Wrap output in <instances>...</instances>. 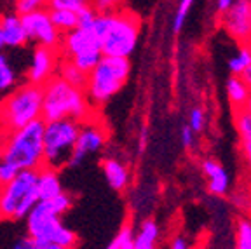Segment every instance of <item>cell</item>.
Here are the masks:
<instances>
[{"label": "cell", "instance_id": "obj_17", "mask_svg": "<svg viewBox=\"0 0 251 249\" xmlns=\"http://www.w3.org/2000/svg\"><path fill=\"white\" fill-rule=\"evenodd\" d=\"M235 129L239 136L241 150H243L244 160L248 164V169L251 173V112L244 108L235 110Z\"/></svg>", "mask_w": 251, "mask_h": 249}, {"label": "cell", "instance_id": "obj_22", "mask_svg": "<svg viewBox=\"0 0 251 249\" xmlns=\"http://www.w3.org/2000/svg\"><path fill=\"white\" fill-rule=\"evenodd\" d=\"M20 84V75L16 68L11 65L9 58L0 51V93L7 94Z\"/></svg>", "mask_w": 251, "mask_h": 249}, {"label": "cell", "instance_id": "obj_3", "mask_svg": "<svg viewBox=\"0 0 251 249\" xmlns=\"http://www.w3.org/2000/svg\"><path fill=\"white\" fill-rule=\"evenodd\" d=\"M93 105L86 96V91L72 86L58 74L44 84V121H58V119H74L84 122L91 119Z\"/></svg>", "mask_w": 251, "mask_h": 249}, {"label": "cell", "instance_id": "obj_5", "mask_svg": "<svg viewBox=\"0 0 251 249\" xmlns=\"http://www.w3.org/2000/svg\"><path fill=\"white\" fill-rule=\"evenodd\" d=\"M44 86L26 80L18 84L12 91L4 94L2 112H0V129L2 132L14 131L30 122L42 119Z\"/></svg>", "mask_w": 251, "mask_h": 249}, {"label": "cell", "instance_id": "obj_18", "mask_svg": "<svg viewBox=\"0 0 251 249\" xmlns=\"http://www.w3.org/2000/svg\"><path fill=\"white\" fill-rule=\"evenodd\" d=\"M37 190H39V199H51L61 194L63 185L58 171L47 166L40 168L37 173Z\"/></svg>", "mask_w": 251, "mask_h": 249}, {"label": "cell", "instance_id": "obj_40", "mask_svg": "<svg viewBox=\"0 0 251 249\" xmlns=\"http://www.w3.org/2000/svg\"><path fill=\"white\" fill-rule=\"evenodd\" d=\"M2 153H4V132H0V159H2Z\"/></svg>", "mask_w": 251, "mask_h": 249}, {"label": "cell", "instance_id": "obj_6", "mask_svg": "<svg viewBox=\"0 0 251 249\" xmlns=\"http://www.w3.org/2000/svg\"><path fill=\"white\" fill-rule=\"evenodd\" d=\"M129 58L122 56H101L98 65L87 74L86 96L93 108L110 101L129 78Z\"/></svg>", "mask_w": 251, "mask_h": 249}, {"label": "cell", "instance_id": "obj_29", "mask_svg": "<svg viewBox=\"0 0 251 249\" xmlns=\"http://www.w3.org/2000/svg\"><path fill=\"white\" fill-rule=\"evenodd\" d=\"M49 7V0H16V12L26 14V12L39 11Z\"/></svg>", "mask_w": 251, "mask_h": 249}, {"label": "cell", "instance_id": "obj_25", "mask_svg": "<svg viewBox=\"0 0 251 249\" xmlns=\"http://www.w3.org/2000/svg\"><path fill=\"white\" fill-rule=\"evenodd\" d=\"M110 249H134V228L131 225H124L114 235L108 244Z\"/></svg>", "mask_w": 251, "mask_h": 249}, {"label": "cell", "instance_id": "obj_31", "mask_svg": "<svg viewBox=\"0 0 251 249\" xmlns=\"http://www.w3.org/2000/svg\"><path fill=\"white\" fill-rule=\"evenodd\" d=\"M122 4H124V0H94L93 7L96 9L98 14H106V12L119 11Z\"/></svg>", "mask_w": 251, "mask_h": 249}, {"label": "cell", "instance_id": "obj_30", "mask_svg": "<svg viewBox=\"0 0 251 249\" xmlns=\"http://www.w3.org/2000/svg\"><path fill=\"white\" fill-rule=\"evenodd\" d=\"M18 173H20V169L16 168L12 162H9V160H5L2 157L0 159V187H5L7 183H11Z\"/></svg>", "mask_w": 251, "mask_h": 249}, {"label": "cell", "instance_id": "obj_8", "mask_svg": "<svg viewBox=\"0 0 251 249\" xmlns=\"http://www.w3.org/2000/svg\"><path fill=\"white\" fill-rule=\"evenodd\" d=\"M82 122L74 119L47 121L44 129V166L56 171L67 168Z\"/></svg>", "mask_w": 251, "mask_h": 249}, {"label": "cell", "instance_id": "obj_41", "mask_svg": "<svg viewBox=\"0 0 251 249\" xmlns=\"http://www.w3.org/2000/svg\"><path fill=\"white\" fill-rule=\"evenodd\" d=\"M5 49V40H4V33H2V28H0V51Z\"/></svg>", "mask_w": 251, "mask_h": 249}, {"label": "cell", "instance_id": "obj_35", "mask_svg": "<svg viewBox=\"0 0 251 249\" xmlns=\"http://www.w3.org/2000/svg\"><path fill=\"white\" fill-rule=\"evenodd\" d=\"M14 248L16 249H35V242H33V239L26 234L14 242Z\"/></svg>", "mask_w": 251, "mask_h": 249}, {"label": "cell", "instance_id": "obj_33", "mask_svg": "<svg viewBox=\"0 0 251 249\" xmlns=\"http://www.w3.org/2000/svg\"><path fill=\"white\" fill-rule=\"evenodd\" d=\"M188 125L194 129L196 132H201L206 125V115L201 108H192L190 117H188Z\"/></svg>", "mask_w": 251, "mask_h": 249}, {"label": "cell", "instance_id": "obj_4", "mask_svg": "<svg viewBox=\"0 0 251 249\" xmlns=\"http://www.w3.org/2000/svg\"><path fill=\"white\" fill-rule=\"evenodd\" d=\"M44 129L46 121L37 119L14 131L4 132V157L16 168L39 171L44 168Z\"/></svg>", "mask_w": 251, "mask_h": 249}, {"label": "cell", "instance_id": "obj_11", "mask_svg": "<svg viewBox=\"0 0 251 249\" xmlns=\"http://www.w3.org/2000/svg\"><path fill=\"white\" fill-rule=\"evenodd\" d=\"M220 18L224 31L235 42L246 44L251 39V0H235Z\"/></svg>", "mask_w": 251, "mask_h": 249}, {"label": "cell", "instance_id": "obj_44", "mask_svg": "<svg viewBox=\"0 0 251 249\" xmlns=\"http://www.w3.org/2000/svg\"><path fill=\"white\" fill-rule=\"evenodd\" d=\"M2 101H4V94L0 93V112H2Z\"/></svg>", "mask_w": 251, "mask_h": 249}, {"label": "cell", "instance_id": "obj_10", "mask_svg": "<svg viewBox=\"0 0 251 249\" xmlns=\"http://www.w3.org/2000/svg\"><path fill=\"white\" fill-rule=\"evenodd\" d=\"M108 134L106 129L101 124H98V121H94L93 117L84 121L80 124V131H78L77 143H75L74 153H72L70 160H68L67 168H78L84 160L93 153H98L103 147H105Z\"/></svg>", "mask_w": 251, "mask_h": 249}, {"label": "cell", "instance_id": "obj_21", "mask_svg": "<svg viewBox=\"0 0 251 249\" xmlns=\"http://www.w3.org/2000/svg\"><path fill=\"white\" fill-rule=\"evenodd\" d=\"M58 75L63 77L67 82H70L72 86L78 87V89H86L87 84V74L84 70H80L74 61L63 58L59 61V68H58Z\"/></svg>", "mask_w": 251, "mask_h": 249}, {"label": "cell", "instance_id": "obj_15", "mask_svg": "<svg viewBox=\"0 0 251 249\" xmlns=\"http://www.w3.org/2000/svg\"><path fill=\"white\" fill-rule=\"evenodd\" d=\"M0 28H2V33H4L5 47H9V49H21V47H25L30 42L26 30H25L23 20H21V16L18 12L2 16L0 18Z\"/></svg>", "mask_w": 251, "mask_h": 249}, {"label": "cell", "instance_id": "obj_42", "mask_svg": "<svg viewBox=\"0 0 251 249\" xmlns=\"http://www.w3.org/2000/svg\"><path fill=\"white\" fill-rule=\"evenodd\" d=\"M243 108L248 110V112H251V93H250V96H248V100H246V103H244Z\"/></svg>", "mask_w": 251, "mask_h": 249}, {"label": "cell", "instance_id": "obj_16", "mask_svg": "<svg viewBox=\"0 0 251 249\" xmlns=\"http://www.w3.org/2000/svg\"><path fill=\"white\" fill-rule=\"evenodd\" d=\"M103 174L106 178V183L112 190L115 192H126L131 183V173L124 162L119 159L108 157L101 162Z\"/></svg>", "mask_w": 251, "mask_h": 249}, {"label": "cell", "instance_id": "obj_37", "mask_svg": "<svg viewBox=\"0 0 251 249\" xmlns=\"http://www.w3.org/2000/svg\"><path fill=\"white\" fill-rule=\"evenodd\" d=\"M235 0H215V9L218 14H224L232 4H234Z\"/></svg>", "mask_w": 251, "mask_h": 249}, {"label": "cell", "instance_id": "obj_36", "mask_svg": "<svg viewBox=\"0 0 251 249\" xmlns=\"http://www.w3.org/2000/svg\"><path fill=\"white\" fill-rule=\"evenodd\" d=\"M188 242H187V237L183 235H176V237H173L171 242H169V248L171 249H187L188 248Z\"/></svg>", "mask_w": 251, "mask_h": 249}, {"label": "cell", "instance_id": "obj_23", "mask_svg": "<svg viewBox=\"0 0 251 249\" xmlns=\"http://www.w3.org/2000/svg\"><path fill=\"white\" fill-rule=\"evenodd\" d=\"M49 11H51L52 23L56 25V28L61 31L63 35L78 26L77 12L68 11V9H49Z\"/></svg>", "mask_w": 251, "mask_h": 249}, {"label": "cell", "instance_id": "obj_32", "mask_svg": "<svg viewBox=\"0 0 251 249\" xmlns=\"http://www.w3.org/2000/svg\"><path fill=\"white\" fill-rule=\"evenodd\" d=\"M77 16H78V26H93L98 12H96V9L93 5H87V7L80 9L77 12Z\"/></svg>", "mask_w": 251, "mask_h": 249}, {"label": "cell", "instance_id": "obj_24", "mask_svg": "<svg viewBox=\"0 0 251 249\" xmlns=\"http://www.w3.org/2000/svg\"><path fill=\"white\" fill-rule=\"evenodd\" d=\"M251 65V54L248 51V47L244 44H241V47L234 54L228 58L227 66H228V72L232 75H243V72L246 70L248 66Z\"/></svg>", "mask_w": 251, "mask_h": 249}, {"label": "cell", "instance_id": "obj_26", "mask_svg": "<svg viewBox=\"0 0 251 249\" xmlns=\"http://www.w3.org/2000/svg\"><path fill=\"white\" fill-rule=\"evenodd\" d=\"M194 4H196V0H180V2H178L176 12H175V18H173V31H175V33H180V31L183 30Z\"/></svg>", "mask_w": 251, "mask_h": 249}, {"label": "cell", "instance_id": "obj_38", "mask_svg": "<svg viewBox=\"0 0 251 249\" xmlns=\"http://www.w3.org/2000/svg\"><path fill=\"white\" fill-rule=\"evenodd\" d=\"M241 77H243V80L246 82V84H248V87H250V89H251V65L248 66L246 70L243 72V75H241Z\"/></svg>", "mask_w": 251, "mask_h": 249}, {"label": "cell", "instance_id": "obj_19", "mask_svg": "<svg viewBox=\"0 0 251 249\" xmlns=\"http://www.w3.org/2000/svg\"><path fill=\"white\" fill-rule=\"evenodd\" d=\"M161 242V226L155 220L141 222L134 230V249H155Z\"/></svg>", "mask_w": 251, "mask_h": 249}, {"label": "cell", "instance_id": "obj_20", "mask_svg": "<svg viewBox=\"0 0 251 249\" xmlns=\"http://www.w3.org/2000/svg\"><path fill=\"white\" fill-rule=\"evenodd\" d=\"M225 89H227L228 101H230L232 106H235V108H243L248 96H250V93H251V89L248 87V84L243 80L241 75H232L227 80V87H225Z\"/></svg>", "mask_w": 251, "mask_h": 249}, {"label": "cell", "instance_id": "obj_1", "mask_svg": "<svg viewBox=\"0 0 251 249\" xmlns=\"http://www.w3.org/2000/svg\"><path fill=\"white\" fill-rule=\"evenodd\" d=\"M72 207V197L65 192L39 202L26 214V234L33 239L35 249H74L78 237L61 222V216Z\"/></svg>", "mask_w": 251, "mask_h": 249}, {"label": "cell", "instance_id": "obj_27", "mask_svg": "<svg viewBox=\"0 0 251 249\" xmlns=\"http://www.w3.org/2000/svg\"><path fill=\"white\" fill-rule=\"evenodd\" d=\"M235 248L251 249V220H241L235 226Z\"/></svg>", "mask_w": 251, "mask_h": 249}, {"label": "cell", "instance_id": "obj_28", "mask_svg": "<svg viewBox=\"0 0 251 249\" xmlns=\"http://www.w3.org/2000/svg\"><path fill=\"white\" fill-rule=\"evenodd\" d=\"M87 5H91L89 0H49V9H68L78 12Z\"/></svg>", "mask_w": 251, "mask_h": 249}, {"label": "cell", "instance_id": "obj_9", "mask_svg": "<svg viewBox=\"0 0 251 249\" xmlns=\"http://www.w3.org/2000/svg\"><path fill=\"white\" fill-rule=\"evenodd\" d=\"M20 16H21V20H23L28 40L39 44V46L59 49L63 33L56 28V25L52 23L51 11H49V9L47 7L39 9V11L26 12V14H20Z\"/></svg>", "mask_w": 251, "mask_h": 249}, {"label": "cell", "instance_id": "obj_43", "mask_svg": "<svg viewBox=\"0 0 251 249\" xmlns=\"http://www.w3.org/2000/svg\"><path fill=\"white\" fill-rule=\"evenodd\" d=\"M244 46H246V47H248V51H250V54H251V39H250V40H248V42H246V44H244Z\"/></svg>", "mask_w": 251, "mask_h": 249}, {"label": "cell", "instance_id": "obj_14", "mask_svg": "<svg viewBox=\"0 0 251 249\" xmlns=\"http://www.w3.org/2000/svg\"><path fill=\"white\" fill-rule=\"evenodd\" d=\"M202 174L208 181V190L209 194L216 195V197H224L230 190V176H228L227 169L215 159H206L201 164Z\"/></svg>", "mask_w": 251, "mask_h": 249}, {"label": "cell", "instance_id": "obj_34", "mask_svg": "<svg viewBox=\"0 0 251 249\" xmlns=\"http://www.w3.org/2000/svg\"><path fill=\"white\" fill-rule=\"evenodd\" d=\"M196 134L197 132L194 131L190 125H185V127H181L180 131V141L181 145H183V148H187V150H190V148L196 145Z\"/></svg>", "mask_w": 251, "mask_h": 249}, {"label": "cell", "instance_id": "obj_39", "mask_svg": "<svg viewBox=\"0 0 251 249\" xmlns=\"http://www.w3.org/2000/svg\"><path fill=\"white\" fill-rule=\"evenodd\" d=\"M140 143H141L140 150H141V152H143V150H145V145H147V127H143V129H141V134H140Z\"/></svg>", "mask_w": 251, "mask_h": 249}, {"label": "cell", "instance_id": "obj_12", "mask_svg": "<svg viewBox=\"0 0 251 249\" xmlns=\"http://www.w3.org/2000/svg\"><path fill=\"white\" fill-rule=\"evenodd\" d=\"M59 61H61L59 49L37 44L30 56V65L26 68V80L44 86L49 78H52L58 74Z\"/></svg>", "mask_w": 251, "mask_h": 249}, {"label": "cell", "instance_id": "obj_7", "mask_svg": "<svg viewBox=\"0 0 251 249\" xmlns=\"http://www.w3.org/2000/svg\"><path fill=\"white\" fill-rule=\"evenodd\" d=\"M37 173L23 169L5 187H0V220H25L39 202Z\"/></svg>", "mask_w": 251, "mask_h": 249}, {"label": "cell", "instance_id": "obj_13", "mask_svg": "<svg viewBox=\"0 0 251 249\" xmlns=\"http://www.w3.org/2000/svg\"><path fill=\"white\" fill-rule=\"evenodd\" d=\"M91 49H101L100 47L98 33L93 26H77L72 31L65 33L61 39V46H59V52L61 58H74L75 54H80L84 51H91Z\"/></svg>", "mask_w": 251, "mask_h": 249}, {"label": "cell", "instance_id": "obj_2", "mask_svg": "<svg viewBox=\"0 0 251 249\" xmlns=\"http://www.w3.org/2000/svg\"><path fill=\"white\" fill-rule=\"evenodd\" d=\"M93 28L98 33L103 56L129 58L140 40V18L129 11L98 14Z\"/></svg>", "mask_w": 251, "mask_h": 249}]
</instances>
